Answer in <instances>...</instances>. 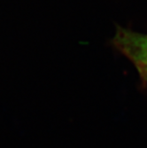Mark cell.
I'll use <instances>...</instances> for the list:
<instances>
[{"mask_svg":"<svg viewBox=\"0 0 147 148\" xmlns=\"http://www.w3.org/2000/svg\"><path fill=\"white\" fill-rule=\"evenodd\" d=\"M112 44L132 62L140 77L147 83V34L118 27Z\"/></svg>","mask_w":147,"mask_h":148,"instance_id":"obj_1","label":"cell"}]
</instances>
